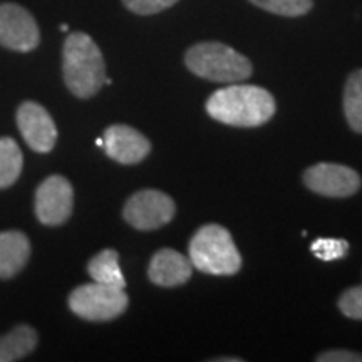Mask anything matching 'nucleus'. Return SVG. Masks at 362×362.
Wrapping results in <instances>:
<instances>
[{"mask_svg": "<svg viewBox=\"0 0 362 362\" xmlns=\"http://www.w3.org/2000/svg\"><path fill=\"white\" fill-rule=\"evenodd\" d=\"M124 6L138 16H153L173 7L178 0H123Z\"/></svg>", "mask_w": 362, "mask_h": 362, "instance_id": "nucleus-21", "label": "nucleus"}, {"mask_svg": "<svg viewBox=\"0 0 362 362\" xmlns=\"http://www.w3.org/2000/svg\"><path fill=\"white\" fill-rule=\"evenodd\" d=\"M305 187L314 193L330 198H347L359 192L361 176L349 166L319 163L304 173Z\"/></svg>", "mask_w": 362, "mask_h": 362, "instance_id": "nucleus-9", "label": "nucleus"}, {"mask_svg": "<svg viewBox=\"0 0 362 362\" xmlns=\"http://www.w3.org/2000/svg\"><path fill=\"white\" fill-rule=\"evenodd\" d=\"M62 72L76 98L89 99L106 83V64L98 44L84 33L67 35L62 51Z\"/></svg>", "mask_w": 362, "mask_h": 362, "instance_id": "nucleus-2", "label": "nucleus"}, {"mask_svg": "<svg viewBox=\"0 0 362 362\" xmlns=\"http://www.w3.org/2000/svg\"><path fill=\"white\" fill-rule=\"evenodd\" d=\"M40 33L33 13L17 4L0 6V44L12 51L29 52L39 45Z\"/></svg>", "mask_w": 362, "mask_h": 362, "instance_id": "nucleus-8", "label": "nucleus"}, {"mask_svg": "<svg viewBox=\"0 0 362 362\" xmlns=\"http://www.w3.org/2000/svg\"><path fill=\"white\" fill-rule=\"evenodd\" d=\"M61 30H62V33H67V30H69V25L62 24V25H61Z\"/></svg>", "mask_w": 362, "mask_h": 362, "instance_id": "nucleus-24", "label": "nucleus"}, {"mask_svg": "<svg viewBox=\"0 0 362 362\" xmlns=\"http://www.w3.org/2000/svg\"><path fill=\"white\" fill-rule=\"evenodd\" d=\"M253 6L284 17L304 16L312 8V0H250Z\"/></svg>", "mask_w": 362, "mask_h": 362, "instance_id": "nucleus-18", "label": "nucleus"}, {"mask_svg": "<svg viewBox=\"0 0 362 362\" xmlns=\"http://www.w3.org/2000/svg\"><path fill=\"white\" fill-rule=\"evenodd\" d=\"M30 257L27 235L17 230L0 233V279H12L24 269Z\"/></svg>", "mask_w": 362, "mask_h": 362, "instance_id": "nucleus-13", "label": "nucleus"}, {"mask_svg": "<svg viewBox=\"0 0 362 362\" xmlns=\"http://www.w3.org/2000/svg\"><path fill=\"white\" fill-rule=\"evenodd\" d=\"M339 309L346 317L362 320V285L347 288L339 298Z\"/></svg>", "mask_w": 362, "mask_h": 362, "instance_id": "nucleus-20", "label": "nucleus"}, {"mask_svg": "<svg viewBox=\"0 0 362 362\" xmlns=\"http://www.w3.org/2000/svg\"><path fill=\"white\" fill-rule=\"evenodd\" d=\"M24 156L12 138H0V188H8L19 180Z\"/></svg>", "mask_w": 362, "mask_h": 362, "instance_id": "nucleus-16", "label": "nucleus"}, {"mask_svg": "<svg viewBox=\"0 0 362 362\" xmlns=\"http://www.w3.org/2000/svg\"><path fill=\"white\" fill-rule=\"evenodd\" d=\"M17 124L22 138L35 153L52 151L57 141V128L52 116L44 106L25 101L17 110Z\"/></svg>", "mask_w": 362, "mask_h": 362, "instance_id": "nucleus-10", "label": "nucleus"}, {"mask_svg": "<svg viewBox=\"0 0 362 362\" xmlns=\"http://www.w3.org/2000/svg\"><path fill=\"white\" fill-rule=\"evenodd\" d=\"M185 62L198 78L214 83H242L252 76L250 61L221 42L194 44L188 49Z\"/></svg>", "mask_w": 362, "mask_h": 362, "instance_id": "nucleus-3", "label": "nucleus"}, {"mask_svg": "<svg viewBox=\"0 0 362 362\" xmlns=\"http://www.w3.org/2000/svg\"><path fill=\"white\" fill-rule=\"evenodd\" d=\"M148 275L160 287H178L192 277V262L173 248H161L149 262Z\"/></svg>", "mask_w": 362, "mask_h": 362, "instance_id": "nucleus-12", "label": "nucleus"}, {"mask_svg": "<svg viewBox=\"0 0 362 362\" xmlns=\"http://www.w3.org/2000/svg\"><path fill=\"white\" fill-rule=\"evenodd\" d=\"M344 112L347 123L356 133H362V69H357L347 78L344 89Z\"/></svg>", "mask_w": 362, "mask_h": 362, "instance_id": "nucleus-17", "label": "nucleus"}, {"mask_svg": "<svg viewBox=\"0 0 362 362\" xmlns=\"http://www.w3.org/2000/svg\"><path fill=\"white\" fill-rule=\"evenodd\" d=\"M319 362H362V354L357 352L346 351V349H336V351H327L322 352L317 357Z\"/></svg>", "mask_w": 362, "mask_h": 362, "instance_id": "nucleus-22", "label": "nucleus"}, {"mask_svg": "<svg viewBox=\"0 0 362 362\" xmlns=\"http://www.w3.org/2000/svg\"><path fill=\"white\" fill-rule=\"evenodd\" d=\"M216 362H242L243 359H238V357H218V359H214Z\"/></svg>", "mask_w": 362, "mask_h": 362, "instance_id": "nucleus-23", "label": "nucleus"}, {"mask_svg": "<svg viewBox=\"0 0 362 362\" xmlns=\"http://www.w3.org/2000/svg\"><path fill=\"white\" fill-rule=\"evenodd\" d=\"M74 206V189L69 180L52 175L39 185L35 192V215L40 223L57 226L66 223Z\"/></svg>", "mask_w": 362, "mask_h": 362, "instance_id": "nucleus-7", "label": "nucleus"}, {"mask_svg": "<svg viewBox=\"0 0 362 362\" xmlns=\"http://www.w3.org/2000/svg\"><path fill=\"white\" fill-rule=\"evenodd\" d=\"M189 262L194 269L210 275H233L242 267V257L232 235L220 225L202 226L189 242Z\"/></svg>", "mask_w": 362, "mask_h": 362, "instance_id": "nucleus-4", "label": "nucleus"}, {"mask_svg": "<svg viewBox=\"0 0 362 362\" xmlns=\"http://www.w3.org/2000/svg\"><path fill=\"white\" fill-rule=\"evenodd\" d=\"M129 298L124 288L104 284H86L74 288L69 296V309L81 319L106 322L117 319L128 309Z\"/></svg>", "mask_w": 362, "mask_h": 362, "instance_id": "nucleus-5", "label": "nucleus"}, {"mask_svg": "<svg viewBox=\"0 0 362 362\" xmlns=\"http://www.w3.org/2000/svg\"><path fill=\"white\" fill-rule=\"evenodd\" d=\"M37 346V334L30 325H17L6 336H0V362H13L29 356Z\"/></svg>", "mask_w": 362, "mask_h": 362, "instance_id": "nucleus-14", "label": "nucleus"}, {"mask_svg": "<svg viewBox=\"0 0 362 362\" xmlns=\"http://www.w3.org/2000/svg\"><path fill=\"white\" fill-rule=\"evenodd\" d=\"M310 250L317 259L324 262H332L344 259L349 252V243L341 238H317L310 245Z\"/></svg>", "mask_w": 362, "mask_h": 362, "instance_id": "nucleus-19", "label": "nucleus"}, {"mask_svg": "<svg viewBox=\"0 0 362 362\" xmlns=\"http://www.w3.org/2000/svg\"><path fill=\"white\" fill-rule=\"evenodd\" d=\"M206 112L214 119L237 128H257L275 115V99L269 90L252 84L233 83L208 98Z\"/></svg>", "mask_w": 362, "mask_h": 362, "instance_id": "nucleus-1", "label": "nucleus"}, {"mask_svg": "<svg viewBox=\"0 0 362 362\" xmlns=\"http://www.w3.org/2000/svg\"><path fill=\"white\" fill-rule=\"evenodd\" d=\"M96 144H98V146H104V141H103V139H98Z\"/></svg>", "mask_w": 362, "mask_h": 362, "instance_id": "nucleus-25", "label": "nucleus"}, {"mask_svg": "<svg viewBox=\"0 0 362 362\" xmlns=\"http://www.w3.org/2000/svg\"><path fill=\"white\" fill-rule=\"evenodd\" d=\"M175 202L158 189H141L126 202L123 216L136 230H156L175 216Z\"/></svg>", "mask_w": 362, "mask_h": 362, "instance_id": "nucleus-6", "label": "nucleus"}, {"mask_svg": "<svg viewBox=\"0 0 362 362\" xmlns=\"http://www.w3.org/2000/svg\"><path fill=\"white\" fill-rule=\"evenodd\" d=\"M104 151L121 165H136L151 151V143L138 129L126 124L110 126L104 131Z\"/></svg>", "mask_w": 362, "mask_h": 362, "instance_id": "nucleus-11", "label": "nucleus"}, {"mask_svg": "<svg viewBox=\"0 0 362 362\" xmlns=\"http://www.w3.org/2000/svg\"><path fill=\"white\" fill-rule=\"evenodd\" d=\"M88 272L93 282L112 285V287H126V280L119 267V255L112 248L99 252L88 264Z\"/></svg>", "mask_w": 362, "mask_h": 362, "instance_id": "nucleus-15", "label": "nucleus"}]
</instances>
